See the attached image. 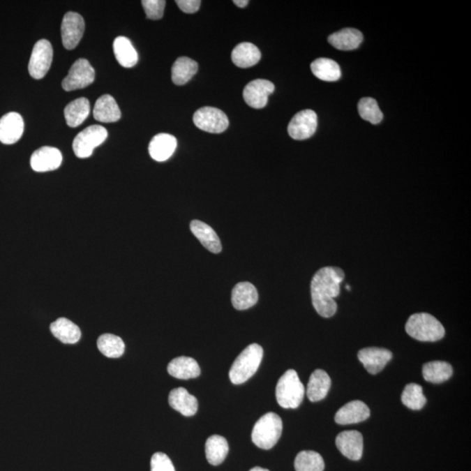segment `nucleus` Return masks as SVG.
<instances>
[{
  "mask_svg": "<svg viewBox=\"0 0 471 471\" xmlns=\"http://www.w3.org/2000/svg\"><path fill=\"white\" fill-rule=\"evenodd\" d=\"M345 278L341 268L327 267L320 269L311 283V295L314 309L324 317L336 313L337 304L334 298L340 294L341 283Z\"/></svg>",
  "mask_w": 471,
  "mask_h": 471,
  "instance_id": "1",
  "label": "nucleus"
},
{
  "mask_svg": "<svg viewBox=\"0 0 471 471\" xmlns=\"http://www.w3.org/2000/svg\"><path fill=\"white\" fill-rule=\"evenodd\" d=\"M405 329L410 337L419 341H438L445 335V329L442 323L431 314L426 313L411 315L407 321Z\"/></svg>",
  "mask_w": 471,
  "mask_h": 471,
  "instance_id": "2",
  "label": "nucleus"
},
{
  "mask_svg": "<svg viewBox=\"0 0 471 471\" xmlns=\"http://www.w3.org/2000/svg\"><path fill=\"white\" fill-rule=\"evenodd\" d=\"M263 355L264 351L261 345L256 343L248 345L237 356L230 368L229 373L230 382L236 385L247 382L257 372Z\"/></svg>",
  "mask_w": 471,
  "mask_h": 471,
  "instance_id": "3",
  "label": "nucleus"
},
{
  "mask_svg": "<svg viewBox=\"0 0 471 471\" xmlns=\"http://www.w3.org/2000/svg\"><path fill=\"white\" fill-rule=\"evenodd\" d=\"M305 396V387L300 382L298 373L289 369L278 380L276 387V399L279 406L284 408L299 407Z\"/></svg>",
  "mask_w": 471,
  "mask_h": 471,
  "instance_id": "4",
  "label": "nucleus"
},
{
  "mask_svg": "<svg viewBox=\"0 0 471 471\" xmlns=\"http://www.w3.org/2000/svg\"><path fill=\"white\" fill-rule=\"evenodd\" d=\"M283 422L279 415L267 413L256 422L251 433V440L255 445L263 449L274 448L281 438Z\"/></svg>",
  "mask_w": 471,
  "mask_h": 471,
  "instance_id": "5",
  "label": "nucleus"
},
{
  "mask_svg": "<svg viewBox=\"0 0 471 471\" xmlns=\"http://www.w3.org/2000/svg\"><path fill=\"white\" fill-rule=\"evenodd\" d=\"M107 138V129L100 125H92L83 129L73 142V149L78 158L92 156L94 149L103 144Z\"/></svg>",
  "mask_w": 471,
  "mask_h": 471,
  "instance_id": "6",
  "label": "nucleus"
},
{
  "mask_svg": "<svg viewBox=\"0 0 471 471\" xmlns=\"http://www.w3.org/2000/svg\"><path fill=\"white\" fill-rule=\"evenodd\" d=\"M195 126L201 130L220 134L229 127V119L222 110L211 107L199 108L193 115Z\"/></svg>",
  "mask_w": 471,
  "mask_h": 471,
  "instance_id": "7",
  "label": "nucleus"
},
{
  "mask_svg": "<svg viewBox=\"0 0 471 471\" xmlns=\"http://www.w3.org/2000/svg\"><path fill=\"white\" fill-rule=\"evenodd\" d=\"M96 73L90 63L86 59H79L73 63L68 76L62 82L65 91H75L85 89L94 82Z\"/></svg>",
  "mask_w": 471,
  "mask_h": 471,
  "instance_id": "8",
  "label": "nucleus"
},
{
  "mask_svg": "<svg viewBox=\"0 0 471 471\" xmlns=\"http://www.w3.org/2000/svg\"><path fill=\"white\" fill-rule=\"evenodd\" d=\"M54 51L50 42L40 40L34 45L28 65V70L35 80L44 78L51 68Z\"/></svg>",
  "mask_w": 471,
  "mask_h": 471,
  "instance_id": "9",
  "label": "nucleus"
},
{
  "mask_svg": "<svg viewBox=\"0 0 471 471\" xmlns=\"http://www.w3.org/2000/svg\"><path fill=\"white\" fill-rule=\"evenodd\" d=\"M85 21L79 13L68 12L65 14L61 23L62 43L68 50H73L82 40Z\"/></svg>",
  "mask_w": 471,
  "mask_h": 471,
  "instance_id": "10",
  "label": "nucleus"
},
{
  "mask_svg": "<svg viewBox=\"0 0 471 471\" xmlns=\"http://www.w3.org/2000/svg\"><path fill=\"white\" fill-rule=\"evenodd\" d=\"M317 126V117L315 112L306 110L299 112L292 119L288 125L290 136L294 140H306L314 135Z\"/></svg>",
  "mask_w": 471,
  "mask_h": 471,
  "instance_id": "11",
  "label": "nucleus"
},
{
  "mask_svg": "<svg viewBox=\"0 0 471 471\" xmlns=\"http://www.w3.org/2000/svg\"><path fill=\"white\" fill-rule=\"evenodd\" d=\"M274 84L267 80H254L244 87L243 96L246 103L253 108L267 106L268 97L274 92Z\"/></svg>",
  "mask_w": 471,
  "mask_h": 471,
  "instance_id": "12",
  "label": "nucleus"
},
{
  "mask_svg": "<svg viewBox=\"0 0 471 471\" xmlns=\"http://www.w3.org/2000/svg\"><path fill=\"white\" fill-rule=\"evenodd\" d=\"M62 163V154L54 147L45 146L35 150L31 156V169L36 172L57 170Z\"/></svg>",
  "mask_w": 471,
  "mask_h": 471,
  "instance_id": "13",
  "label": "nucleus"
},
{
  "mask_svg": "<svg viewBox=\"0 0 471 471\" xmlns=\"http://www.w3.org/2000/svg\"><path fill=\"white\" fill-rule=\"evenodd\" d=\"M392 357V352L385 348L366 347L358 352L359 361L371 375H377L382 371Z\"/></svg>",
  "mask_w": 471,
  "mask_h": 471,
  "instance_id": "14",
  "label": "nucleus"
},
{
  "mask_svg": "<svg viewBox=\"0 0 471 471\" xmlns=\"http://www.w3.org/2000/svg\"><path fill=\"white\" fill-rule=\"evenodd\" d=\"M24 124L22 117L15 112L3 115L0 119V142L3 144H13L21 138Z\"/></svg>",
  "mask_w": 471,
  "mask_h": 471,
  "instance_id": "15",
  "label": "nucleus"
},
{
  "mask_svg": "<svg viewBox=\"0 0 471 471\" xmlns=\"http://www.w3.org/2000/svg\"><path fill=\"white\" fill-rule=\"evenodd\" d=\"M336 446L347 458L358 461L362 456L363 436L357 431L341 432L337 435Z\"/></svg>",
  "mask_w": 471,
  "mask_h": 471,
  "instance_id": "16",
  "label": "nucleus"
},
{
  "mask_svg": "<svg viewBox=\"0 0 471 471\" xmlns=\"http://www.w3.org/2000/svg\"><path fill=\"white\" fill-rule=\"evenodd\" d=\"M370 417V410L361 401H352L344 405L335 414L334 421L340 425L359 424Z\"/></svg>",
  "mask_w": 471,
  "mask_h": 471,
  "instance_id": "17",
  "label": "nucleus"
},
{
  "mask_svg": "<svg viewBox=\"0 0 471 471\" xmlns=\"http://www.w3.org/2000/svg\"><path fill=\"white\" fill-rule=\"evenodd\" d=\"M177 138L170 134H158L154 136L149 143V152L150 156L157 162H164L170 159L176 151Z\"/></svg>",
  "mask_w": 471,
  "mask_h": 471,
  "instance_id": "18",
  "label": "nucleus"
},
{
  "mask_svg": "<svg viewBox=\"0 0 471 471\" xmlns=\"http://www.w3.org/2000/svg\"><path fill=\"white\" fill-rule=\"evenodd\" d=\"M169 403L174 410L187 417H193L198 408L197 398L192 396L184 387H177V389L171 390Z\"/></svg>",
  "mask_w": 471,
  "mask_h": 471,
  "instance_id": "19",
  "label": "nucleus"
},
{
  "mask_svg": "<svg viewBox=\"0 0 471 471\" xmlns=\"http://www.w3.org/2000/svg\"><path fill=\"white\" fill-rule=\"evenodd\" d=\"M258 293L256 287L249 282H240L234 286L232 303L234 308L239 311L251 308L256 305Z\"/></svg>",
  "mask_w": 471,
  "mask_h": 471,
  "instance_id": "20",
  "label": "nucleus"
},
{
  "mask_svg": "<svg viewBox=\"0 0 471 471\" xmlns=\"http://www.w3.org/2000/svg\"><path fill=\"white\" fill-rule=\"evenodd\" d=\"M190 230L193 235L200 241L206 249L212 253H219L222 251V244L215 230L199 220H193L190 223Z\"/></svg>",
  "mask_w": 471,
  "mask_h": 471,
  "instance_id": "21",
  "label": "nucleus"
},
{
  "mask_svg": "<svg viewBox=\"0 0 471 471\" xmlns=\"http://www.w3.org/2000/svg\"><path fill=\"white\" fill-rule=\"evenodd\" d=\"M121 113L114 98L110 94H104L96 100L94 107V117L100 122H115L120 120Z\"/></svg>",
  "mask_w": 471,
  "mask_h": 471,
  "instance_id": "22",
  "label": "nucleus"
},
{
  "mask_svg": "<svg viewBox=\"0 0 471 471\" xmlns=\"http://www.w3.org/2000/svg\"><path fill=\"white\" fill-rule=\"evenodd\" d=\"M167 372L174 378L188 380L197 378L201 373L200 366L195 359L181 356L172 359L167 366Z\"/></svg>",
  "mask_w": 471,
  "mask_h": 471,
  "instance_id": "23",
  "label": "nucleus"
},
{
  "mask_svg": "<svg viewBox=\"0 0 471 471\" xmlns=\"http://www.w3.org/2000/svg\"><path fill=\"white\" fill-rule=\"evenodd\" d=\"M331 387V379L326 371L317 369L310 376L307 385V397L313 403L323 400L327 396Z\"/></svg>",
  "mask_w": 471,
  "mask_h": 471,
  "instance_id": "24",
  "label": "nucleus"
},
{
  "mask_svg": "<svg viewBox=\"0 0 471 471\" xmlns=\"http://www.w3.org/2000/svg\"><path fill=\"white\" fill-rule=\"evenodd\" d=\"M362 40V33L354 28H345L328 37V42L334 47L342 51L354 50L359 47Z\"/></svg>",
  "mask_w": 471,
  "mask_h": 471,
  "instance_id": "25",
  "label": "nucleus"
},
{
  "mask_svg": "<svg viewBox=\"0 0 471 471\" xmlns=\"http://www.w3.org/2000/svg\"><path fill=\"white\" fill-rule=\"evenodd\" d=\"M261 52L256 45L243 42L236 45L232 52V59L237 66L241 68H248L253 66L260 61Z\"/></svg>",
  "mask_w": 471,
  "mask_h": 471,
  "instance_id": "26",
  "label": "nucleus"
},
{
  "mask_svg": "<svg viewBox=\"0 0 471 471\" xmlns=\"http://www.w3.org/2000/svg\"><path fill=\"white\" fill-rule=\"evenodd\" d=\"M52 335L65 344H75L82 337L78 326L66 317H59L50 326Z\"/></svg>",
  "mask_w": 471,
  "mask_h": 471,
  "instance_id": "27",
  "label": "nucleus"
},
{
  "mask_svg": "<svg viewBox=\"0 0 471 471\" xmlns=\"http://www.w3.org/2000/svg\"><path fill=\"white\" fill-rule=\"evenodd\" d=\"M113 49L115 58L124 68H133L137 64L138 54L129 38L117 37L114 41Z\"/></svg>",
  "mask_w": 471,
  "mask_h": 471,
  "instance_id": "28",
  "label": "nucleus"
},
{
  "mask_svg": "<svg viewBox=\"0 0 471 471\" xmlns=\"http://www.w3.org/2000/svg\"><path fill=\"white\" fill-rule=\"evenodd\" d=\"M229 453L228 442L221 435H214L207 439L205 443L206 458L211 465H220Z\"/></svg>",
  "mask_w": 471,
  "mask_h": 471,
  "instance_id": "29",
  "label": "nucleus"
},
{
  "mask_svg": "<svg viewBox=\"0 0 471 471\" xmlns=\"http://www.w3.org/2000/svg\"><path fill=\"white\" fill-rule=\"evenodd\" d=\"M89 113L90 103L87 98L82 97L73 100L65 107L64 114L66 124L71 128L78 127L89 117Z\"/></svg>",
  "mask_w": 471,
  "mask_h": 471,
  "instance_id": "30",
  "label": "nucleus"
},
{
  "mask_svg": "<svg viewBox=\"0 0 471 471\" xmlns=\"http://www.w3.org/2000/svg\"><path fill=\"white\" fill-rule=\"evenodd\" d=\"M311 69L317 79L324 82H336L340 80L341 71L340 66L334 59L320 58L311 64Z\"/></svg>",
  "mask_w": 471,
  "mask_h": 471,
  "instance_id": "31",
  "label": "nucleus"
},
{
  "mask_svg": "<svg viewBox=\"0 0 471 471\" xmlns=\"http://www.w3.org/2000/svg\"><path fill=\"white\" fill-rule=\"evenodd\" d=\"M453 375L452 366L445 361H431L422 368V375L425 380L431 383H442Z\"/></svg>",
  "mask_w": 471,
  "mask_h": 471,
  "instance_id": "32",
  "label": "nucleus"
},
{
  "mask_svg": "<svg viewBox=\"0 0 471 471\" xmlns=\"http://www.w3.org/2000/svg\"><path fill=\"white\" fill-rule=\"evenodd\" d=\"M198 70L197 62L190 58H178L172 66V80L177 86H183L192 79Z\"/></svg>",
  "mask_w": 471,
  "mask_h": 471,
  "instance_id": "33",
  "label": "nucleus"
},
{
  "mask_svg": "<svg viewBox=\"0 0 471 471\" xmlns=\"http://www.w3.org/2000/svg\"><path fill=\"white\" fill-rule=\"evenodd\" d=\"M97 347L100 352L108 358H119L124 354V341L117 335L105 334L100 335L97 341Z\"/></svg>",
  "mask_w": 471,
  "mask_h": 471,
  "instance_id": "34",
  "label": "nucleus"
},
{
  "mask_svg": "<svg viewBox=\"0 0 471 471\" xmlns=\"http://www.w3.org/2000/svg\"><path fill=\"white\" fill-rule=\"evenodd\" d=\"M294 467L296 471H323L324 463L319 453L305 450L297 455Z\"/></svg>",
  "mask_w": 471,
  "mask_h": 471,
  "instance_id": "35",
  "label": "nucleus"
},
{
  "mask_svg": "<svg viewBox=\"0 0 471 471\" xmlns=\"http://www.w3.org/2000/svg\"><path fill=\"white\" fill-rule=\"evenodd\" d=\"M401 401L412 410H420L425 406L427 399L424 394L422 387L418 384H408L401 394Z\"/></svg>",
  "mask_w": 471,
  "mask_h": 471,
  "instance_id": "36",
  "label": "nucleus"
},
{
  "mask_svg": "<svg viewBox=\"0 0 471 471\" xmlns=\"http://www.w3.org/2000/svg\"><path fill=\"white\" fill-rule=\"evenodd\" d=\"M359 114L363 120L372 124H378L382 121L383 114L380 111L378 103L370 97L363 98L358 104Z\"/></svg>",
  "mask_w": 471,
  "mask_h": 471,
  "instance_id": "37",
  "label": "nucleus"
},
{
  "mask_svg": "<svg viewBox=\"0 0 471 471\" xmlns=\"http://www.w3.org/2000/svg\"><path fill=\"white\" fill-rule=\"evenodd\" d=\"M142 3L148 19L153 20L162 19L166 6L164 0H143Z\"/></svg>",
  "mask_w": 471,
  "mask_h": 471,
  "instance_id": "38",
  "label": "nucleus"
},
{
  "mask_svg": "<svg viewBox=\"0 0 471 471\" xmlns=\"http://www.w3.org/2000/svg\"><path fill=\"white\" fill-rule=\"evenodd\" d=\"M150 465L151 471H176L170 457L162 452L154 454Z\"/></svg>",
  "mask_w": 471,
  "mask_h": 471,
  "instance_id": "39",
  "label": "nucleus"
},
{
  "mask_svg": "<svg viewBox=\"0 0 471 471\" xmlns=\"http://www.w3.org/2000/svg\"><path fill=\"white\" fill-rule=\"evenodd\" d=\"M176 3L185 13H197L201 6L200 0H177Z\"/></svg>",
  "mask_w": 471,
  "mask_h": 471,
  "instance_id": "40",
  "label": "nucleus"
},
{
  "mask_svg": "<svg viewBox=\"0 0 471 471\" xmlns=\"http://www.w3.org/2000/svg\"><path fill=\"white\" fill-rule=\"evenodd\" d=\"M233 2L237 6L240 7V8H244V7H246L248 3H249L248 0H235V1Z\"/></svg>",
  "mask_w": 471,
  "mask_h": 471,
  "instance_id": "41",
  "label": "nucleus"
},
{
  "mask_svg": "<svg viewBox=\"0 0 471 471\" xmlns=\"http://www.w3.org/2000/svg\"><path fill=\"white\" fill-rule=\"evenodd\" d=\"M250 471H270V470H268L267 469H264V468H261V467H254Z\"/></svg>",
  "mask_w": 471,
  "mask_h": 471,
  "instance_id": "42",
  "label": "nucleus"
}]
</instances>
